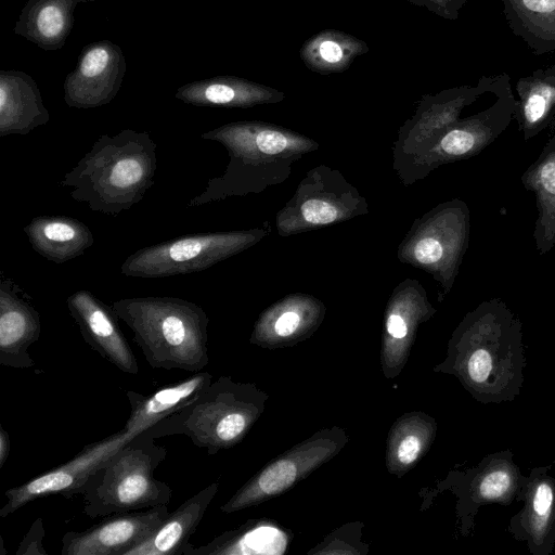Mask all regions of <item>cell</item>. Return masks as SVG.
Wrapping results in <instances>:
<instances>
[{
	"instance_id": "cell-18",
	"label": "cell",
	"mask_w": 555,
	"mask_h": 555,
	"mask_svg": "<svg viewBox=\"0 0 555 555\" xmlns=\"http://www.w3.org/2000/svg\"><path fill=\"white\" fill-rule=\"evenodd\" d=\"M50 120L35 79L16 69L0 70V137L25 135Z\"/></svg>"
},
{
	"instance_id": "cell-29",
	"label": "cell",
	"mask_w": 555,
	"mask_h": 555,
	"mask_svg": "<svg viewBox=\"0 0 555 555\" xmlns=\"http://www.w3.org/2000/svg\"><path fill=\"white\" fill-rule=\"evenodd\" d=\"M306 296L295 295L283 301L281 305V313L274 321V332L281 337H287L294 334L301 324V314L299 306Z\"/></svg>"
},
{
	"instance_id": "cell-32",
	"label": "cell",
	"mask_w": 555,
	"mask_h": 555,
	"mask_svg": "<svg viewBox=\"0 0 555 555\" xmlns=\"http://www.w3.org/2000/svg\"><path fill=\"white\" fill-rule=\"evenodd\" d=\"M386 327L388 334L395 338H403L408 333V326L403 317L398 313H390L387 318Z\"/></svg>"
},
{
	"instance_id": "cell-11",
	"label": "cell",
	"mask_w": 555,
	"mask_h": 555,
	"mask_svg": "<svg viewBox=\"0 0 555 555\" xmlns=\"http://www.w3.org/2000/svg\"><path fill=\"white\" fill-rule=\"evenodd\" d=\"M134 436L124 428L101 440L88 444L74 459L5 491L7 503L0 508L4 518L29 502L54 493L77 494L88 476Z\"/></svg>"
},
{
	"instance_id": "cell-14",
	"label": "cell",
	"mask_w": 555,
	"mask_h": 555,
	"mask_svg": "<svg viewBox=\"0 0 555 555\" xmlns=\"http://www.w3.org/2000/svg\"><path fill=\"white\" fill-rule=\"evenodd\" d=\"M552 464L537 466L524 476L517 502L522 507L511 517L507 532L525 542L531 555H550L555 548V477Z\"/></svg>"
},
{
	"instance_id": "cell-4",
	"label": "cell",
	"mask_w": 555,
	"mask_h": 555,
	"mask_svg": "<svg viewBox=\"0 0 555 555\" xmlns=\"http://www.w3.org/2000/svg\"><path fill=\"white\" fill-rule=\"evenodd\" d=\"M112 308L133 332L151 367L199 372L208 364L209 319L197 304L147 296L119 299Z\"/></svg>"
},
{
	"instance_id": "cell-1",
	"label": "cell",
	"mask_w": 555,
	"mask_h": 555,
	"mask_svg": "<svg viewBox=\"0 0 555 555\" xmlns=\"http://www.w3.org/2000/svg\"><path fill=\"white\" fill-rule=\"evenodd\" d=\"M526 363L522 323L500 298L468 312L454 334L451 370L482 404L514 401Z\"/></svg>"
},
{
	"instance_id": "cell-22",
	"label": "cell",
	"mask_w": 555,
	"mask_h": 555,
	"mask_svg": "<svg viewBox=\"0 0 555 555\" xmlns=\"http://www.w3.org/2000/svg\"><path fill=\"white\" fill-rule=\"evenodd\" d=\"M23 231L31 248L56 264L81 256L94 243L91 230L67 216H37Z\"/></svg>"
},
{
	"instance_id": "cell-19",
	"label": "cell",
	"mask_w": 555,
	"mask_h": 555,
	"mask_svg": "<svg viewBox=\"0 0 555 555\" xmlns=\"http://www.w3.org/2000/svg\"><path fill=\"white\" fill-rule=\"evenodd\" d=\"M211 383V374L198 372L153 393L127 390L130 414L124 429L137 436L194 402Z\"/></svg>"
},
{
	"instance_id": "cell-2",
	"label": "cell",
	"mask_w": 555,
	"mask_h": 555,
	"mask_svg": "<svg viewBox=\"0 0 555 555\" xmlns=\"http://www.w3.org/2000/svg\"><path fill=\"white\" fill-rule=\"evenodd\" d=\"M201 138L223 145L229 163L224 172L209 179L188 207L260 193L285 181L292 165L319 147L308 137L262 121L229 122L202 133Z\"/></svg>"
},
{
	"instance_id": "cell-10",
	"label": "cell",
	"mask_w": 555,
	"mask_h": 555,
	"mask_svg": "<svg viewBox=\"0 0 555 555\" xmlns=\"http://www.w3.org/2000/svg\"><path fill=\"white\" fill-rule=\"evenodd\" d=\"M493 77L496 100L487 108L447 127L413 156L421 169L431 170L444 163L466 159L492 143L514 119L516 99L509 76Z\"/></svg>"
},
{
	"instance_id": "cell-9",
	"label": "cell",
	"mask_w": 555,
	"mask_h": 555,
	"mask_svg": "<svg viewBox=\"0 0 555 555\" xmlns=\"http://www.w3.org/2000/svg\"><path fill=\"white\" fill-rule=\"evenodd\" d=\"M369 212L366 199L336 169L312 168L276 215L280 235L310 231Z\"/></svg>"
},
{
	"instance_id": "cell-35",
	"label": "cell",
	"mask_w": 555,
	"mask_h": 555,
	"mask_svg": "<svg viewBox=\"0 0 555 555\" xmlns=\"http://www.w3.org/2000/svg\"><path fill=\"white\" fill-rule=\"evenodd\" d=\"M456 7L460 9L467 0H453Z\"/></svg>"
},
{
	"instance_id": "cell-6",
	"label": "cell",
	"mask_w": 555,
	"mask_h": 555,
	"mask_svg": "<svg viewBox=\"0 0 555 555\" xmlns=\"http://www.w3.org/2000/svg\"><path fill=\"white\" fill-rule=\"evenodd\" d=\"M268 229L255 228L183 235L143 247L120 267L125 276L157 279L204 271L263 238Z\"/></svg>"
},
{
	"instance_id": "cell-27",
	"label": "cell",
	"mask_w": 555,
	"mask_h": 555,
	"mask_svg": "<svg viewBox=\"0 0 555 555\" xmlns=\"http://www.w3.org/2000/svg\"><path fill=\"white\" fill-rule=\"evenodd\" d=\"M367 50L364 41L351 35L338 30H323L304 43L300 57L313 72L340 73Z\"/></svg>"
},
{
	"instance_id": "cell-20",
	"label": "cell",
	"mask_w": 555,
	"mask_h": 555,
	"mask_svg": "<svg viewBox=\"0 0 555 555\" xmlns=\"http://www.w3.org/2000/svg\"><path fill=\"white\" fill-rule=\"evenodd\" d=\"M175 98L194 106L248 108L280 102L285 94L240 77L215 76L179 87Z\"/></svg>"
},
{
	"instance_id": "cell-33",
	"label": "cell",
	"mask_w": 555,
	"mask_h": 555,
	"mask_svg": "<svg viewBox=\"0 0 555 555\" xmlns=\"http://www.w3.org/2000/svg\"><path fill=\"white\" fill-rule=\"evenodd\" d=\"M436 8V12L448 18H456L459 8L453 0H428Z\"/></svg>"
},
{
	"instance_id": "cell-7",
	"label": "cell",
	"mask_w": 555,
	"mask_h": 555,
	"mask_svg": "<svg viewBox=\"0 0 555 555\" xmlns=\"http://www.w3.org/2000/svg\"><path fill=\"white\" fill-rule=\"evenodd\" d=\"M242 389L220 377L191 404L150 427L156 438L184 435L209 454L235 443L247 429L249 412Z\"/></svg>"
},
{
	"instance_id": "cell-3",
	"label": "cell",
	"mask_w": 555,
	"mask_h": 555,
	"mask_svg": "<svg viewBox=\"0 0 555 555\" xmlns=\"http://www.w3.org/2000/svg\"><path fill=\"white\" fill-rule=\"evenodd\" d=\"M157 145L149 132L124 129L102 134L60 182L69 196L92 211L117 216L130 209L154 185Z\"/></svg>"
},
{
	"instance_id": "cell-13",
	"label": "cell",
	"mask_w": 555,
	"mask_h": 555,
	"mask_svg": "<svg viewBox=\"0 0 555 555\" xmlns=\"http://www.w3.org/2000/svg\"><path fill=\"white\" fill-rule=\"evenodd\" d=\"M169 514L168 505L115 513L82 531L62 537V555H126L146 539Z\"/></svg>"
},
{
	"instance_id": "cell-12",
	"label": "cell",
	"mask_w": 555,
	"mask_h": 555,
	"mask_svg": "<svg viewBox=\"0 0 555 555\" xmlns=\"http://www.w3.org/2000/svg\"><path fill=\"white\" fill-rule=\"evenodd\" d=\"M122 50L111 40L83 47L75 68L64 80V101L74 108H95L117 95L126 74Z\"/></svg>"
},
{
	"instance_id": "cell-24",
	"label": "cell",
	"mask_w": 555,
	"mask_h": 555,
	"mask_svg": "<svg viewBox=\"0 0 555 555\" xmlns=\"http://www.w3.org/2000/svg\"><path fill=\"white\" fill-rule=\"evenodd\" d=\"M514 119L525 141L532 139L555 120V65L535 69L517 80Z\"/></svg>"
},
{
	"instance_id": "cell-30",
	"label": "cell",
	"mask_w": 555,
	"mask_h": 555,
	"mask_svg": "<svg viewBox=\"0 0 555 555\" xmlns=\"http://www.w3.org/2000/svg\"><path fill=\"white\" fill-rule=\"evenodd\" d=\"M44 527L40 517L33 521L18 544L16 555H48L43 547Z\"/></svg>"
},
{
	"instance_id": "cell-8",
	"label": "cell",
	"mask_w": 555,
	"mask_h": 555,
	"mask_svg": "<svg viewBox=\"0 0 555 555\" xmlns=\"http://www.w3.org/2000/svg\"><path fill=\"white\" fill-rule=\"evenodd\" d=\"M469 237V210L460 201L442 203L416 220L402 241V262L433 274L446 292L453 285Z\"/></svg>"
},
{
	"instance_id": "cell-5",
	"label": "cell",
	"mask_w": 555,
	"mask_h": 555,
	"mask_svg": "<svg viewBox=\"0 0 555 555\" xmlns=\"http://www.w3.org/2000/svg\"><path fill=\"white\" fill-rule=\"evenodd\" d=\"M155 439L141 431L88 476L77 494L89 518L168 505L172 489L154 475L167 450Z\"/></svg>"
},
{
	"instance_id": "cell-31",
	"label": "cell",
	"mask_w": 555,
	"mask_h": 555,
	"mask_svg": "<svg viewBox=\"0 0 555 555\" xmlns=\"http://www.w3.org/2000/svg\"><path fill=\"white\" fill-rule=\"evenodd\" d=\"M421 450H422V440L420 439V437L414 436V435H409L401 440V442L398 447V450H397L398 460L402 464H405V465L411 464L418 457Z\"/></svg>"
},
{
	"instance_id": "cell-21",
	"label": "cell",
	"mask_w": 555,
	"mask_h": 555,
	"mask_svg": "<svg viewBox=\"0 0 555 555\" xmlns=\"http://www.w3.org/2000/svg\"><path fill=\"white\" fill-rule=\"evenodd\" d=\"M217 491L218 485L210 483L193 494L126 555H181Z\"/></svg>"
},
{
	"instance_id": "cell-16",
	"label": "cell",
	"mask_w": 555,
	"mask_h": 555,
	"mask_svg": "<svg viewBox=\"0 0 555 555\" xmlns=\"http://www.w3.org/2000/svg\"><path fill=\"white\" fill-rule=\"evenodd\" d=\"M524 476L508 449L489 453L469 468L462 486L464 530H473L475 515L481 506H508L517 501Z\"/></svg>"
},
{
	"instance_id": "cell-25",
	"label": "cell",
	"mask_w": 555,
	"mask_h": 555,
	"mask_svg": "<svg viewBox=\"0 0 555 555\" xmlns=\"http://www.w3.org/2000/svg\"><path fill=\"white\" fill-rule=\"evenodd\" d=\"M521 182L535 197L538 217L533 237L540 255H544L555 244V135L521 176Z\"/></svg>"
},
{
	"instance_id": "cell-34",
	"label": "cell",
	"mask_w": 555,
	"mask_h": 555,
	"mask_svg": "<svg viewBox=\"0 0 555 555\" xmlns=\"http://www.w3.org/2000/svg\"><path fill=\"white\" fill-rule=\"evenodd\" d=\"M10 453V438L7 430L0 424V468L3 467Z\"/></svg>"
},
{
	"instance_id": "cell-17",
	"label": "cell",
	"mask_w": 555,
	"mask_h": 555,
	"mask_svg": "<svg viewBox=\"0 0 555 555\" xmlns=\"http://www.w3.org/2000/svg\"><path fill=\"white\" fill-rule=\"evenodd\" d=\"M29 295L3 271L0 274V364L14 369L35 365L28 348L41 333L40 315Z\"/></svg>"
},
{
	"instance_id": "cell-26",
	"label": "cell",
	"mask_w": 555,
	"mask_h": 555,
	"mask_svg": "<svg viewBox=\"0 0 555 555\" xmlns=\"http://www.w3.org/2000/svg\"><path fill=\"white\" fill-rule=\"evenodd\" d=\"M512 33L534 55L555 52V0H502Z\"/></svg>"
},
{
	"instance_id": "cell-28",
	"label": "cell",
	"mask_w": 555,
	"mask_h": 555,
	"mask_svg": "<svg viewBox=\"0 0 555 555\" xmlns=\"http://www.w3.org/2000/svg\"><path fill=\"white\" fill-rule=\"evenodd\" d=\"M286 545L285 535L272 527H259L242 535L224 533L207 545L194 546L190 543L183 547L181 555H217V554H280Z\"/></svg>"
},
{
	"instance_id": "cell-15",
	"label": "cell",
	"mask_w": 555,
	"mask_h": 555,
	"mask_svg": "<svg viewBox=\"0 0 555 555\" xmlns=\"http://www.w3.org/2000/svg\"><path fill=\"white\" fill-rule=\"evenodd\" d=\"M70 315L83 340L102 358L124 373L135 375L139 365L129 343L118 324L112 306L88 289L76 291L66 299Z\"/></svg>"
},
{
	"instance_id": "cell-23",
	"label": "cell",
	"mask_w": 555,
	"mask_h": 555,
	"mask_svg": "<svg viewBox=\"0 0 555 555\" xmlns=\"http://www.w3.org/2000/svg\"><path fill=\"white\" fill-rule=\"evenodd\" d=\"M91 0H27L14 33L46 51L64 47L74 25V11Z\"/></svg>"
},
{
	"instance_id": "cell-36",
	"label": "cell",
	"mask_w": 555,
	"mask_h": 555,
	"mask_svg": "<svg viewBox=\"0 0 555 555\" xmlns=\"http://www.w3.org/2000/svg\"><path fill=\"white\" fill-rule=\"evenodd\" d=\"M0 540H1V552H0V554L3 555V554H5L4 548H3V540H2V538Z\"/></svg>"
}]
</instances>
